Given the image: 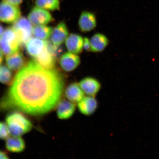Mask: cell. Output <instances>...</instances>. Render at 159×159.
Instances as JSON below:
<instances>
[{
  "label": "cell",
  "instance_id": "cell-1",
  "mask_svg": "<svg viewBox=\"0 0 159 159\" xmlns=\"http://www.w3.org/2000/svg\"><path fill=\"white\" fill-rule=\"evenodd\" d=\"M64 80L56 70L45 69L34 59L30 61L15 75L0 108L34 116L47 114L60 101Z\"/></svg>",
  "mask_w": 159,
  "mask_h": 159
},
{
  "label": "cell",
  "instance_id": "cell-21",
  "mask_svg": "<svg viewBox=\"0 0 159 159\" xmlns=\"http://www.w3.org/2000/svg\"><path fill=\"white\" fill-rule=\"evenodd\" d=\"M52 28L45 25L35 26L33 28V35L36 38L47 40L51 36Z\"/></svg>",
  "mask_w": 159,
  "mask_h": 159
},
{
  "label": "cell",
  "instance_id": "cell-18",
  "mask_svg": "<svg viewBox=\"0 0 159 159\" xmlns=\"http://www.w3.org/2000/svg\"><path fill=\"white\" fill-rule=\"evenodd\" d=\"M90 51L99 52L104 51L109 44V40L106 36L101 33H96L90 39Z\"/></svg>",
  "mask_w": 159,
  "mask_h": 159
},
{
  "label": "cell",
  "instance_id": "cell-7",
  "mask_svg": "<svg viewBox=\"0 0 159 159\" xmlns=\"http://www.w3.org/2000/svg\"><path fill=\"white\" fill-rule=\"evenodd\" d=\"M80 30L82 32H89L97 26L96 17L94 13L84 11L81 12L78 21Z\"/></svg>",
  "mask_w": 159,
  "mask_h": 159
},
{
  "label": "cell",
  "instance_id": "cell-8",
  "mask_svg": "<svg viewBox=\"0 0 159 159\" xmlns=\"http://www.w3.org/2000/svg\"><path fill=\"white\" fill-rule=\"evenodd\" d=\"M59 62L63 70L66 72H70L79 66L81 61L78 55L68 52L61 56Z\"/></svg>",
  "mask_w": 159,
  "mask_h": 159
},
{
  "label": "cell",
  "instance_id": "cell-23",
  "mask_svg": "<svg viewBox=\"0 0 159 159\" xmlns=\"http://www.w3.org/2000/svg\"><path fill=\"white\" fill-rule=\"evenodd\" d=\"M10 134L8 127L6 123L0 121V139L7 140Z\"/></svg>",
  "mask_w": 159,
  "mask_h": 159
},
{
  "label": "cell",
  "instance_id": "cell-5",
  "mask_svg": "<svg viewBox=\"0 0 159 159\" xmlns=\"http://www.w3.org/2000/svg\"><path fill=\"white\" fill-rule=\"evenodd\" d=\"M19 6L11 4L6 0L0 2V21L7 23H14L21 16Z\"/></svg>",
  "mask_w": 159,
  "mask_h": 159
},
{
  "label": "cell",
  "instance_id": "cell-25",
  "mask_svg": "<svg viewBox=\"0 0 159 159\" xmlns=\"http://www.w3.org/2000/svg\"><path fill=\"white\" fill-rule=\"evenodd\" d=\"M7 2L13 5L19 6L23 2L24 0H6Z\"/></svg>",
  "mask_w": 159,
  "mask_h": 159
},
{
  "label": "cell",
  "instance_id": "cell-27",
  "mask_svg": "<svg viewBox=\"0 0 159 159\" xmlns=\"http://www.w3.org/2000/svg\"><path fill=\"white\" fill-rule=\"evenodd\" d=\"M2 52L0 49V65H1L3 62V55Z\"/></svg>",
  "mask_w": 159,
  "mask_h": 159
},
{
  "label": "cell",
  "instance_id": "cell-16",
  "mask_svg": "<svg viewBox=\"0 0 159 159\" xmlns=\"http://www.w3.org/2000/svg\"><path fill=\"white\" fill-rule=\"evenodd\" d=\"M65 95L67 100L74 103H78L84 96V93L78 83H73L67 86Z\"/></svg>",
  "mask_w": 159,
  "mask_h": 159
},
{
  "label": "cell",
  "instance_id": "cell-10",
  "mask_svg": "<svg viewBox=\"0 0 159 159\" xmlns=\"http://www.w3.org/2000/svg\"><path fill=\"white\" fill-rule=\"evenodd\" d=\"M79 84L87 96L95 97L100 90L101 87L100 83L92 77H85L80 81Z\"/></svg>",
  "mask_w": 159,
  "mask_h": 159
},
{
  "label": "cell",
  "instance_id": "cell-28",
  "mask_svg": "<svg viewBox=\"0 0 159 159\" xmlns=\"http://www.w3.org/2000/svg\"><path fill=\"white\" fill-rule=\"evenodd\" d=\"M5 30L4 29L2 26L0 25V38L2 36Z\"/></svg>",
  "mask_w": 159,
  "mask_h": 159
},
{
  "label": "cell",
  "instance_id": "cell-22",
  "mask_svg": "<svg viewBox=\"0 0 159 159\" xmlns=\"http://www.w3.org/2000/svg\"><path fill=\"white\" fill-rule=\"evenodd\" d=\"M12 73L11 70L5 65H0V82L9 84L12 82Z\"/></svg>",
  "mask_w": 159,
  "mask_h": 159
},
{
  "label": "cell",
  "instance_id": "cell-26",
  "mask_svg": "<svg viewBox=\"0 0 159 159\" xmlns=\"http://www.w3.org/2000/svg\"><path fill=\"white\" fill-rule=\"evenodd\" d=\"M9 158L8 156L5 152L0 150V159H8Z\"/></svg>",
  "mask_w": 159,
  "mask_h": 159
},
{
  "label": "cell",
  "instance_id": "cell-24",
  "mask_svg": "<svg viewBox=\"0 0 159 159\" xmlns=\"http://www.w3.org/2000/svg\"><path fill=\"white\" fill-rule=\"evenodd\" d=\"M83 49L86 51H90V39L86 37H85L83 39Z\"/></svg>",
  "mask_w": 159,
  "mask_h": 159
},
{
  "label": "cell",
  "instance_id": "cell-17",
  "mask_svg": "<svg viewBox=\"0 0 159 159\" xmlns=\"http://www.w3.org/2000/svg\"><path fill=\"white\" fill-rule=\"evenodd\" d=\"M55 57V56L48 49L46 46L43 51L35 57L34 60L43 68L52 69L54 68Z\"/></svg>",
  "mask_w": 159,
  "mask_h": 159
},
{
  "label": "cell",
  "instance_id": "cell-13",
  "mask_svg": "<svg viewBox=\"0 0 159 159\" xmlns=\"http://www.w3.org/2000/svg\"><path fill=\"white\" fill-rule=\"evenodd\" d=\"M65 45L68 52L78 55L83 50V39L77 34L69 35L65 41Z\"/></svg>",
  "mask_w": 159,
  "mask_h": 159
},
{
  "label": "cell",
  "instance_id": "cell-9",
  "mask_svg": "<svg viewBox=\"0 0 159 159\" xmlns=\"http://www.w3.org/2000/svg\"><path fill=\"white\" fill-rule=\"evenodd\" d=\"M69 35V31L66 24L63 21L58 23L52 30L51 41L53 44L59 47L62 44Z\"/></svg>",
  "mask_w": 159,
  "mask_h": 159
},
{
  "label": "cell",
  "instance_id": "cell-14",
  "mask_svg": "<svg viewBox=\"0 0 159 159\" xmlns=\"http://www.w3.org/2000/svg\"><path fill=\"white\" fill-rule=\"evenodd\" d=\"M75 103L68 100L60 101L57 106V115L59 119H67L72 117L75 112Z\"/></svg>",
  "mask_w": 159,
  "mask_h": 159
},
{
  "label": "cell",
  "instance_id": "cell-3",
  "mask_svg": "<svg viewBox=\"0 0 159 159\" xmlns=\"http://www.w3.org/2000/svg\"><path fill=\"white\" fill-rule=\"evenodd\" d=\"M21 47L18 38L12 27L6 29L0 38V49L6 56L19 51Z\"/></svg>",
  "mask_w": 159,
  "mask_h": 159
},
{
  "label": "cell",
  "instance_id": "cell-6",
  "mask_svg": "<svg viewBox=\"0 0 159 159\" xmlns=\"http://www.w3.org/2000/svg\"><path fill=\"white\" fill-rule=\"evenodd\" d=\"M28 19L32 25L35 26L46 25L53 20L48 11L37 7L31 9Z\"/></svg>",
  "mask_w": 159,
  "mask_h": 159
},
{
  "label": "cell",
  "instance_id": "cell-19",
  "mask_svg": "<svg viewBox=\"0 0 159 159\" xmlns=\"http://www.w3.org/2000/svg\"><path fill=\"white\" fill-rule=\"evenodd\" d=\"M5 145L7 150L12 152H21L25 148V141L20 137L13 136L8 138Z\"/></svg>",
  "mask_w": 159,
  "mask_h": 159
},
{
  "label": "cell",
  "instance_id": "cell-15",
  "mask_svg": "<svg viewBox=\"0 0 159 159\" xmlns=\"http://www.w3.org/2000/svg\"><path fill=\"white\" fill-rule=\"evenodd\" d=\"M47 40L31 38L25 45L27 52L35 58L43 51L47 46Z\"/></svg>",
  "mask_w": 159,
  "mask_h": 159
},
{
  "label": "cell",
  "instance_id": "cell-4",
  "mask_svg": "<svg viewBox=\"0 0 159 159\" xmlns=\"http://www.w3.org/2000/svg\"><path fill=\"white\" fill-rule=\"evenodd\" d=\"M32 25L28 20L20 17L13 23L12 28L19 39L21 46L25 45L33 35Z\"/></svg>",
  "mask_w": 159,
  "mask_h": 159
},
{
  "label": "cell",
  "instance_id": "cell-2",
  "mask_svg": "<svg viewBox=\"0 0 159 159\" xmlns=\"http://www.w3.org/2000/svg\"><path fill=\"white\" fill-rule=\"evenodd\" d=\"M10 134L14 137H20L29 132L32 128L31 122L22 113L14 112L10 113L6 118Z\"/></svg>",
  "mask_w": 159,
  "mask_h": 159
},
{
  "label": "cell",
  "instance_id": "cell-20",
  "mask_svg": "<svg viewBox=\"0 0 159 159\" xmlns=\"http://www.w3.org/2000/svg\"><path fill=\"white\" fill-rule=\"evenodd\" d=\"M36 7L48 11H59L60 9V0H35Z\"/></svg>",
  "mask_w": 159,
  "mask_h": 159
},
{
  "label": "cell",
  "instance_id": "cell-12",
  "mask_svg": "<svg viewBox=\"0 0 159 159\" xmlns=\"http://www.w3.org/2000/svg\"><path fill=\"white\" fill-rule=\"evenodd\" d=\"M6 63L8 67L13 71H19L27 64L25 57L19 51L12 54L7 55Z\"/></svg>",
  "mask_w": 159,
  "mask_h": 159
},
{
  "label": "cell",
  "instance_id": "cell-11",
  "mask_svg": "<svg viewBox=\"0 0 159 159\" xmlns=\"http://www.w3.org/2000/svg\"><path fill=\"white\" fill-rule=\"evenodd\" d=\"M98 106V102L94 97H84L78 103L77 107L81 114L86 116L93 114Z\"/></svg>",
  "mask_w": 159,
  "mask_h": 159
}]
</instances>
